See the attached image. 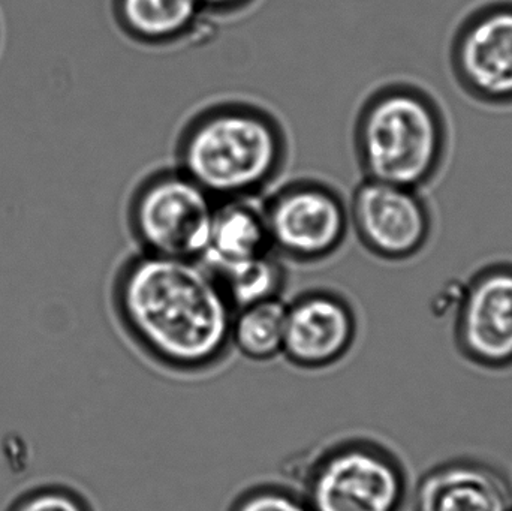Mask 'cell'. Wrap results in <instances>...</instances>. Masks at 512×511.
<instances>
[{
  "label": "cell",
  "instance_id": "6da1fadb",
  "mask_svg": "<svg viewBox=\"0 0 512 511\" xmlns=\"http://www.w3.org/2000/svg\"><path fill=\"white\" fill-rule=\"evenodd\" d=\"M113 306L132 344L171 374H209L233 350L236 309L201 261L138 251L117 272Z\"/></svg>",
  "mask_w": 512,
  "mask_h": 511
},
{
  "label": "cell",
  "instance_id": "ba28073f",
  "mask_svg": "<svg viewBox=\"0 0 512 511\" xmlns=\"http://www.w3.org/2000/svg\"><path fill=\"white\" fill-rule=\"evenodd\" d=\"M447 69L457 92L475 107L512 111V0L466 14L447 42Z\"/></svg>",
  "mask_w": 512,
  "mask_h": 511
},
{
  "label": "cell",
  "instance_id": "5b68a950",
  "mask_svg": "<svg viewBox=\"0 0 512 511\" xmlns=\"http://www.w3.org/2000/svg\"><path fill=\"white\" fill-rule=\"evenodd\" d=\"M218 201L174 167L144 177L129 198L128 225L138 251L201 261Z\"/></svg>",
  "mask_w": 512,
  "mask_h": 511
},
{
  "label": "cell",
  "instance_id": "30bf717a",
  "mask_svg": "<svg viewBox=\"0 0 512 511\" xmlns=\"http://www.w3.org/2000/svg\"><path fill=\"white\" fill-rule=\"evenodd\" d=\"M357 311L343 294L312 288L286 302L282 356L303 371L339 365L358 339Z\"/></svg>",
  "mask_w": 512,
  "mask_h": 511
},
{
  "label": "cell",
  "instance_id": "7a4b0ae2",
  "mask_svg": "<svg viewBox=\"0 0 512 511\" xmlns=\"http://www.w3.org/2000/svg\"><path fill=\"white\" fill-rule=\"evenodd\" d=\"M453 149L447 105L418 80L381 84L355 117L354 150L364 179L427 192L447 173Z\"/></svg>",
  "mask_w": 512,
  "mask_h": 511
},
{
  "label": "cell",
  "instance_id": "7c38bea8",
  "mask_svg": "<svg viewBox=\"0 0 512 511\" xmlns=\"http://www.w3.org/2000/svg\"><path fill=\"white\" fill-rule=\"evenodd\" d=\"M273 252L262 200L219 201L201 263L216 275Z\"/></svg>",
  "mask_w": 512,
  "mask_h": 511
},
{
  "label": "cell",
  "instance_id": "9c48e42d",
  "mask_svg": "<svg viewBox=\"0 0 512 511\" xmlns=\"http://www.w3.org/2000/svg\"><path fill=\"white\" fill-rule=\"evenodd\" d=\"M348 203L351 233L376 260L412 263L435 243L438 216L426 191L363 177Z\"/></svg>",
  "mask_w": 512,
  "mask_h": 511
},
{
  "label": "cell",
  "instance_id": "4fadbf2b",
  "mask_svg": "<svg viewBox=\"0 0 512 511\" xmlns=\"http://www.w3.org/2000/svg\"><path fill=\"white\" fill-rule=\"evenodd\" d=\"M200 0H117L123 32L144 47H171L188 41L200 26Z\"/></svg>",
  "mask_w": 512,
  "mask_h": 511
},
{
  "label": "cell",
  "instance_id": "ac0fdd59",
  "mask_svg": "<svg viewBox=\"0 0 512 511\" xmlns=\"http://www.w3.org/2000/svg\"><path fill=\"white\" fill-rule=\"evenodd\" d=\"M204 9L212 11H231L242 3V0H200Z\"/></svg>",
  "mask_w": 512,
  "mask_h": 511
},
{
  "label": "cell",
  "instance_id": "8fae6325",
  "mask_svg": "<svg viewBox=\"0 0 512 511\" xmlns=\"http://www.w3.org/2000/svg\"><path fill=\"white\" fill-rule=\"evenodd\" d=\"M409 511H512V479L489 459L453 456L415 480Z\"/></svg>",
  "mask_w": 512,
  "mask_h": 511
},
{
  "label": "cell",
  "instance_id": "2e32d148",
  "mask_svg": "<svg viewBox=\"0 0 512 511\" xmlns=\"http://www.w3.org/2000/svg\"><path fill=\"white\" fill-rule=\"evenodd\" d=\"M228 511H312L297 489L261 483L240 492Z\"/></svg>",
  "mask_w": 512,
  "mask_h": 511
},
{
  "label": "cell",
  "instance_id": "e0dca14e",
  "mask_svg": "<svg viewBox=\"0 0 512 511\" xmlns=\"http://www.w3.org/2000/svg\"><path fill=\"white\" fill-rule=\"evenodd\" d=\"M14 511H92L83 498L68 491L39 492L21 501Z\"/></svg>",
  "mask_w": 512,
  "mask_h": 511
},
{
  "label": "cell",
  "instance_id": "9a60e30c",
  "mask_svg": "<svg viewBox=\"0 0 512 511\" xmlns=\"http://www.w3.org/2000/svg\"><path fill=\"white\" fill-rule=\"evenodd\" d=\"M213 276L236 311L265 300L282 299L288 281L285 261L274 251Z\"/></svg>",
  "mask_w": 512,
  "mask_h": 511
},
{
  "label": "cell",
  "instance_id": "3957f363",
  "mask_svg": "<svg viewBox=\"0 0 512 511\" xmlns=\"http://www.w3.org/2000/svg\"><path fill=\"white\" fill-rule=\"evenodd\" d=\"M289 159V138L276 114L242 99L213 102L180 131L176 165L216 201L261 198Z\"/></svg>",
  "mask_w": 512,
  "mask_h": 511
},
{
  "label": "cell",
  "instance_id": "52a82bcc",
  "mask_svg": "<svg viewBox=\"0 0 512 511\" xmlns=\"http://www.w3.org/2000/svg\"><path fill=\"white\" fill-rule=\"evenodd\" d=\"M271 248L283 261L313 266L342 251L351 234L349 203L324 180L295 179L262 200Z\"/></svg>",
  "mask_w": 512,
  "mask_h": 511
},
{
  "label": "cell",
  "instance_id": "277c9868",
  "mask_svg": "<svg viewBox=\"0 0 512 511\" xmlns=\"http://www.w3.org/2000/svg\"><path fill=\"white\" fill-rule=\"evenodd\" d=\"M412 489L409 465L394 447L351 437L313 456L300 492L312 511H409Z\"/></svg>",
  "mask_w": 512,
  "mask_h": 511
},
{
  "label": "cell",
  "instance_id": "5bb4252c",
  "mask_svg": "<svg viewBox=\"0 0 512 511\" xmlns=\"http://www.w3.org/2000/svg\"><path fill=\"white\" fill-rule=\"evenodd\" d=\"M286 302L265 300L234 312L231 347L251 362H271L282 356Z\"/></svg>",
  "mask_w": 512,
  "mask_h": 511
},
{
  "label": "cell",
  "instance_id": "8992f818",
  "mask_svg": "<svg viewBox=\"0 0 512 511\" xmlns=\"http://www.w3.org/2000/svg\"><path fill=\"white\" fill-rule=\"evenodd\" d=\"M451 342L463 365L512 375V258H493L451 285Z\"/></svg>",
  "mask_w": 512,
  "mask_h": 511
}]
</instances>
